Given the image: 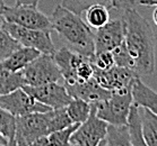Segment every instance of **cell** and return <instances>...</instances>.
Masks as SVG:
<instances>
[{
	"label": "cell",
	"instance_id": "obj_5",
	"mask_svg": "<svg viewBox=\"0 0 157 146\" xmlns=\"http://www.w3.org/2000/svg\"><path fill=\"white\" fill-rule=\"evenodd\" d=\"M21 72L25 81V86L31 87L58 82L62 79L60 69L56 63L53 55L50 54H41Z\"/></svg>",
	"mask_w": 157,
	"mask_h": 146
},
{
	"label": "cell",
	"instance_id": "obj_36",
	"mask_svg": "<svg viewBox=\"0 0 157 146\" xmlns=\"http://www.w3.org/2000/svg\"><path fill=\"white\" fill-rule=\"evenodd\" d=\"M5 7H6V4H5L4 0H0V16L2 15V11H4Z\"/></svg>",
	"mask_w": 157,
	"mask_h": 146
},
{
	"label": "cell",
	"instance_id": "obj_21",
	"mask_svg": "<svg viewBox=\"0 0 157 146\" xmlns=\"http://www.w3.org/2000/svg\"><path fill=\"white\" fill-rule=\"evenodd\" d=\"M66 109L74 124H82L84 121L87 120V118L90 115L92 103L78 98H72Z\"/></svg>",
	"mask_w": 157,
	"mask_h": 146
},
{
	"label": "cell",
	"instance_id": "obj_1",
	"mask_svg": "<svg viewBox=\"0 0 157 146\" xmlns=\"http://www.w3.org/2000/svg\"><path fill=\"white\" fill-rule=\"evenodd\" d=\"M125 25L124 44L133 61V71L139 77L151 75L156 68L155 34L150 23L136 8L123 12Z\"/></svg>",
	"mask_w": 157,
	"mask_h": 146
},
{
	"label": "cell",
	"instance_id": "obj_23",
	"mask_svg": "<svg viewBox=\"0 0 157 146\" xmlns=\"http://www.w3.org/2000/svg\"><path fill=\"white\" fill-rule=\"evenodd\" d=\"M4 18L0 16V63L7 59L14 51L21 46L16 39L10 36L4 26Z\"/></svg>",
	"mask_w": 157,
	"mask_h": 146
},
{
	"label": "cell",
	"instance_id": "obj_28",
	"mask_svg": "<svg viewBox=\"0 0 157 146\" xmlns=\"http://www.w3.org/2000/svg\"><path fill=\"white\" fill-rule=\"evenodd\" d=\"M112 54H113L114 63L117 66L127 68L133 71V61H132L131 56H130V54L127 50L124 42L121 45H119L118 47H115L114 50L112 51Z\"/></svg>",
	"mask_w": 157,
	"mask_h": 146
},
{
	"label": "cell",
	"instance_id": "obj_30",
	"mask_svg": "<svg viewBox=\"0 0 157 146\" xmlns=\"http://www.w3.org/2000/svg\"><path fill=\"white\" fill-rule=\"evenodd\" d=\"M136 0H112V8L119 10H127L131 8H136Z\"/></svg>",
	"mask_w": 157,
	"mask_h": 146
},
{
	"label": "cell",
	"instance_id": "obj_14",
	"mask_svg": "<svg viewBox=\"0 0 157 146\" xmlns=\"http://www.w3.org/2000/svg\"><path fill=\"white\" fill-rule=\"evenodd\" d=\"M53 59L60 69L64 83L71 84L76 80V69L84 61V59H86V56L70 50L69 47L63 46L60 50L56 51Z\"/></svg>",
	"mask_w": 157,
	"mask_h": 146
},
{
	"label": "cell",
	"instance_id": "obj_3",
	"mask_svg": "<svg viewBox=\"0 0 157 146\" xmlns=\"http://www.w3.org/2000/svg\"><path fill=\"white\" fill-rule=\"evenodd\" d=\"M96 116L110 125H128V118L133 105L132 87L112 91L110 98L93 103Z\"/></svg>",
	"mask_w": 157,
	"mask_h": 146
},
{
	"label": "cell",
	"instance_id": "obj_38",
	"mask_svg": "<svg viewBox=\"0 0 157 146\" xmlns=\"http://www.w3.org/2000/svg\"><path fill=\"white\" fill-rule=\"evenodd\" d=\"M98 146H105V143H104V139H103V141H102V142L100 143V144H98Z\"/></svg>",
	"mask_w": 157,
	"mask_h": 146
},
{
	"label": "cell",
	"instance_id": "obj_12",
	"mask_svg": "<svg viewBox=\"0 0 157 146\" xmlns=\"http://www.w3.org/2000/svg\"><path fill=\"white\" fill-rule=\"evenodd\" d=\"M93 77L104 89L114 91L132 87L137 78H140L135 71L121 66H112L109 70H97L94 68Z\"/></svg>",
	"mask_w": 157,
	"mask_h": 146
},
{
	"label": "cell",
	"instance_id": "obj_31",
	"mask_svg": "<svg viewBox=\"0 0 157 146\" xmlns=\"http://www.w3.org/2000/svg\"><path fill=\"white\" fill-rule=\"evenodd\" d=\"M29 146H51L50 142H49V138H48V136H43L41 138H37L36 141L32 143V144H29Z\"/></svg>",
	"mask_w": 157,
	"mask_h": 146
},
{
	"label": "cell",
	"instance_id": "obj_39",
	"mask_svg": "<svg viewBox=\"0 0 157 146\" xmlns=\"http://www.w3.org/2000/svg\"><path fill=\"white\" fill-rule=\"evenodd\" d=\"M69 146H78V145H76V144H71V145H69Z\"/></svg>",
	"mask_w": 157,
	"mask_h": 146
},
{
	"label": "cell",
	"instance_id": "obj_9",
	"mask_svg": "<svg viewBox=\"0 0 157 146\" xmlns=\"http://www.w3.org/2000/svg\"><path fill=\"white\" fill-rule=\"evenodd\" d=\"M107 123L96 116L95 107L92 103V110L87 120L78 126L72 134L70 142L78 146H98L105 138L107 130Z\"/></svg>",
	"mask_w": 157,
	"mask_h": 146
},
{
	"label": "cell",
	"instance_id": "obj_25",
	"mask_svg": "<svg viewBox=\"0 0 157 146\" xmlns=\"http://www.w3.org/2000/svg\"><path fill=\"white\" fill-rule=\"evenodd\" d=\"M49 115V121H50V132H56L59 129L66 128L72 125V120L69 117L66 107L58 108V109H51L48 111ZM50 133V134H51Z\"/></svg>",
	"mask_w": 157,
	"mask_h": 146
},
{
	"label": "cell",
	"instance_id": "obj_26",
	"mask_svg": "<svg viewBox=\"0 0 157 146\" xmlns=\"http://www.w3.org/2000/svg\"><path fill=\"white\" fill-rule=\"evenodd\" d=\"M80 124H72L66 128L59 129L56 132H52L51 134L48 135L49 142L51 146H69L71 145V136L76 132V129L78 128Z\"/></svg>",
	"mask_w": 157,
	"mask_h": 146
},
{
	"label": "cell",
	"instance_id": "obj_8",
	"mask_svg": "<svg viewBox=\"0 0 157 146\" xmlns=\"http://www.w3.org/2000/svg\"><path fill=\"white\" fill-rule=\"evenodd\" d=\"M0 107L9 111L15 117H19L31 112H47L51 110L50 107L37 101L23 88L0 96Z\"/></svg>",
	"mask_w": 157,
	"mask_h": 146
},
{
	"label": "cell",
	"instance_id": "obj_17",
	"mask_svg": "<svg viewBox=\"0 0 157 146\" xmlns=\"http://www.w3.org/2000/svg\"><path fill=\"white\" fill-rule=\"evenodd\" d=\"M141 133L148 146H157V116L139 106Z\"/></svg>",
	"mask_w": 157,
	"mask_h": 146
},
{
	"label": "cell",
	"instance_id": "obj_15",
	"mask_svg": "<svg viewBox=\"0 0 157 146\" xmlns=\"http://www.w3.org/2000/svg\"><path fill=\"white\" fill-rule=\"evenodd\" d=\"M41 54L42 53L35 48L21 46L0 63V68L14 72L21 71L29 64H31L35 59H37Z\"/></svg>",
	"mask_w": 157,
	"mask_h": 146
},
{
	"label": "cell",
	"instance_id": "obj_34",
	"mask_svg": "<svg viewBox=\"0 0 157 146\" xmlns=\"http://www.w3.org/2000/svg\"><path fill=\"white\" fill-rule=\"evenodd\" d=\"M0 146H17V144H16V142H15L14 139H10V141H8V143L2 144V145H0Z\"/></svg>",
	"mask_w": 157,
	"mask_h": 146
},
{
	"label": "cell",
	"instance_id": "obj_27",
	"mask_svg": "<svg viewBox=\"0 0 157 146\" xmlns=\"http://www.w3.org/2000/svg\"><path fill=\"white\" fill-rule=\"evenodd\" d=\"M16 130V117L0 107V134L8 141L14 139Z\"/></svg>",
	"mask_w": 157,
	"mask_h": 146
},
{
	"label": "cell",
	"instance_id": "obj_4",
	"mask_svg": "<svg viewBox=\"0 0 157 146\" xmlns=\"http://www.w3.org/2000/svg\"><path fill=\"white\" fill-rule=\"evenodd\" d=\"M50 121L47 112H31L16 117L14 141L17 146H29L37 138L50 134Z\"/></svg>",
	"mask_w": 157,
	"mask_h": 146
},
{
	"label": "cell",
	"instance_id": "obj_7",
	"mask_svg": "<svg viewBox=\"0 0 157 146\" xmlns=\"http://www.w3.org/2000/svg\"><path fill=\"white\" fill-rule=\"evenodd\" d=\"M4 26L11 37L16 39L21 46L32 47L40 51L42 54L50 55H53L57 51L51 37V30L26 28L11 23H7L6 20L4 22Z\"/></svg>",
	"mask_w": 157,
	"mask_h": 146
},
{
	"label": "cell",
	"instance_id": "obj_35",
	"mask_svg": "<svg viewBox=\"0 0 157 146\" xmlns=\"http://www.w3.org/2000/svg\"><path fill=\"white\" fill-rule=\"evenodd\" d=\"M153 22H154V24L157 26V6H156V8H155V10H154V12H153Z\"/></svg>",
	"mask_w": 157,
	"mask_h": 146
},
{
	"label": "cell",
	"instance_id": "obj_18",
	"mask_svg": "<svg viewBox=\"0 0 157 146\" xmlns=\"http://www.w3.org/2000/svg\"><path fill=\"white\" fill-rule=\"evenodd\" d=\"M105 146H132L129 125H107Z\"/></svg>",
	"mask_w": 157,
	"mask_h": 146
},
{
	"label": "cell",
	"instance_id": "obj_19",
	"mask_svg": "<svg viewBox=\"0 0 157 146\" xmlns=\"http://www.w3.org/2000/svg\"><path fill=\"white\" fill-rule=\"evenodd\" d=\"M24 86L25 81L21 71L14 72L0 68V96L10 93Z\"/></svg>",
	"mask_w": 157,
	"mask_h": 146
},
{
	"label": "cell",
	"instance_id": "obj_20",
	"mask_svg": "<svg viewBox=\"0 0 157 146\" xmlns=\"http://www.w3.org/2000/svg\"><path fill=\"white\" fill-rule=\"evenodd\" d=\"M128 125L130 129V136H131L132 146H148L145 142L141 133V123H140L139 116V106L133 102L130 109V114L128 118Z\"/></svg>",
	"mask_w": 157,
	"mask_h": 146
},
{
	"label": "cell",
	"instance_id": "obj_11",
	"mask_svg": "<svg viewBox=\"0 0 157 146\" xmlns=\"http://www.w3.org/2000/svg\"><path fill=\"white\" fill-rule=\"evenodd\" d=\"M124 34L125 25L123 18L109 20L104 26L97 28L95 33V54L107 51L112 52L124 42Z\"/></svg>",
	"mask_w": 157,
	"mask_h": 146
},
{
	"label": "cell",
	"instance_id": "obj_33",
	"mask_svg": "<svg viewBox=\"0 0 157 146\" xmlns=\"http://www.w3.org/2000/svg\"><path fill=\"white\" fill-rule=\"evenodd\" d=\"M138 4L146 7H156L157 0H138Z\"/></svg>",
	"mask_w": 157,
	"mask_h": 146
},
{
	"label": "cell",
	"instance_id": "obj_32",
	"mask_svg": "<svg viewBox=\"0 0 157 146\" xmlns=\"http://www.w3.org/2000/svg\"><path fill=\"white\" fill-rule=\"evenodd\" d=\"M40 0H15V5H29L37 7Z\"/></svg>",
	"mask_w": 157,
	"mask_h": 146
},
{
	"label": "cell",
	"instance_id": "obj_6",
	"mask_svg": "<svg viewBox=\"0 0 157 146\" xmlns=\"http://www.w3.org/2000/svg\"><path fill=\"white\" fill-rule=\"evenodd\" d=\"M1 17L7 23H11L21 27L52 32L50 17H48L44 12L39 10V8L35 6H29V5H15L14 7L6 6Z\"/></svg>",
	"mask_w": 157,
	"mask_h": 146
},
{
	"label": "cell",
	"instance_id": "obj_16",
	"mask_svg": "<svg viewBox=\"0 0 157 146\" xmlns=\"http://www.w3.org/2000/svg\"><path fill=\"white\" fill-rule=\"evenodd\" d=\"M133 102L150 110L157 116V92L146 86L140 78H137L132 84Z\"/></svg>",
	"mask_w": 157,
	"mask_h": 146
},
{
	"label": "cell",
	"instance_id": "obj_22",
	"mask_svg": "<svg viewBox=\"0 0 157 146\" xmlns=\"http://www.w3.org/2000/svg\"><path fill=\"white\" fill-rule=\"evenodd\" d=\"M110 8L103 5H94L90 8H88L86 12V20L90 27L93 28H100L104 26L110 20Z\"/></svg>",
	"mask_w": 157,
	"mask_h": 146
},
{
	"label": "cell",
	"instance_id": "obj_29",
	"mask_svg": "<svg viewBox=\"0 0 157 146\" xmlns=\"http://www.w3.org/2000/svg\"><path fill=\"white\" fill-rule=\"evenodd\" d=\"M94 68L97 70H109L112 66H114V57L112 52H101V53L94 54V56L90 59Z\"/></svg>",
	"mask_w": 157,
	"mask_h": 146
},
{
	"label": "cell",
	"instance_id": "obj_24",
	"mask_svg": "<svg viewBox=\"0 0 157 146\" xmlns=\"http://www.w3.org/2000/svg\"><path fill=\"white\" fill-rule=\"evenodd\" d=\"M94 5H103L112 8V0H61L62 7L79 16Z\"/></svg>",
	"mask_w": 157,
	"mask_h": 146
},
{
	"label": "cell",
	"instance_id": "obj_2",
	"mask_svg": "<svg viewBox=\"0 0 157 146\" xmlns=\"http://www.w3.org/2000/svg\"><path fill=\"white\" fill-rule=\"evenodd\" d=\"M50 19L52 30L57 32L59 37L66 43V46L89 59L94 56L95 33L79 15L59 5L53 10Z\"/></svg>",
	"mask_w": 157,
	"mask_h": 146
},
{
	"label": "cell",
	"instance_id": "obj_13",
	"mask_svg": "<svg viewBox=\"0 0 157 146\" xmlns=\"http://www.w3.org/2000/svg\"><path fill=\"white\" fill-rule=\"evenodd\" d=\"M64 86L72 98L82 99L89 103H95L98 101L106 100L107 98H110L111 93H112V91L110 90L104 89L94 77L87 81L76 82L72 84L64 83Z\"/></svg>",
	"mask_w": 157,
	"mask_h": 146
},
{
	"label": "cell",
	"instance_id": "obj_37",
	"mask_svg": "<svg viewBox=\"0 0 157 146\" xmlns=\"http://www.w3.org/2000/svg\"><path fill=\"white\" fill-rule=\"evenodd\" d=\"M6 143H8V139L6 138V137H4V136L0 134V145H2V144H6Z\"/></svg>",
	"mask_w": 157,
	"mask_h": 146
},
{
	"label": "cell",
	"instance_id": "obj_10",
	"mask_svg": "<svg viewBox=\"0 0 157 146\" xmlns=\"http://www.w3.org/2000/svg\"><path fill=\"white\" fill-rule=\"evenodd\" d=\"M23 89L32 94L37 101L45 105L51 109L67 107L72 100L68 90L64 84H59L58 82H52L39 87L24 86Z\"/></svg>",
	"mask_w": 157,
	"mask_h": 146
}]
</instances>
